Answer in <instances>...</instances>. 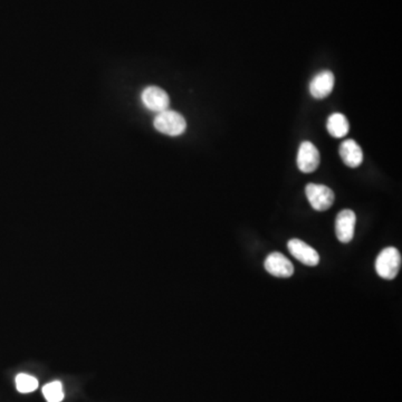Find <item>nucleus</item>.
I'll return each mask as SVG.
<instances>
[{
	"label": "nucleus",
	"mask_w": 402,
	"mask_h": 402,
	"mask_svg": "<svg viewBox=\"0 0 402 402\" xmlns=\"http://www.w3.org/2000/svg\"><path fill=\"white\" fill-rule=\"evenodd\" d=\"M334 76L331 71H323L314 76L310 84V92L315 99H325L332 93L334 87Z\"/></svg>",
	"instance_id": "nucleus-9"
},
{
	"label": "nucleus",
	"mask_w": 402,
	"mask_h": 402,
	"mask_svg": "<svg viewBox=\"0 0 402 402\" xmlns=\"http://www.w3.org/2000/svg\"><path fill=\"white\" fill-rule=\"evenodd\" d=\"M401 254L394 247H387L378 255L375 271L383 280H392L397 278L401 267Z\"/></svg>",
	"instance_id": "nucleus-1"
},
{
	"label": "nucleus",
	"mask_w": 402,
	"mask_h": 402,
	"mask_svg": "<svg viewBox=\"0 0 402 402\" xmlns=\"http://www.w3.org/2000/svg\"><path fill=\"white\" fill-rule=\"evenodd\" d=\"M320 166V152L310 141H304L299 148L297 166L304 173L315 171Z\"/></svg>",
	"instance_id": "nucleus-6"
},
{
	"label": "nucleus",
	"mask_w": 402,
	"mask_h": 402,
	"mask_svg": "<svg viewBox=\"0 0 402 402\" xmlns=\"http://www.w3.org/2000/svg\"><path fill=\"white\" fill-rule=\"evenodd\" d=\"M287 248L293 257L297 261L304 264L306 266H317L320 263V255L313 247L306 244V241L301 239H291L287 243Z\"/></svg>",
	"instance_id": "nucleus-4"
},
{
	"label": "nucleus",
	"mask_w": 402,
	"mask_h": 402,
	"mask_svg": "<svg viewBox=\"0 0 402 402\" xmlns=\"http://www.w3.org/2000/svg\"><path fill=\"white\" fill-rule=\"evenodd\" d=\"M43 394L48 402H62L64 399L63 386L59 381H53L43 388Z\"/></svg>",
	"instance_id": "nucleus-12"
},
{
	"label": "nucleus",
	"mask_w": 402,
	"mask_h": 402,
	"mask_svg": "<svg viewBox=\"0 0 402 402\" xmlns=\"http://www.w3.org/2000/svg\"><path fill=\"white\" fill-rule=\"evenodd\" d=\"M326 128L329 134L334 138H343L349 134V121L343 114L333 113L327 119Z\"/></svg>",
	"instance_id": "nucleus-11"
},
{
	"label": "nucleus",
	"mask_w": 402,
	"mask_h": 402,
	"mask_svg": "<svg viewBox=\"0 0 402 402\" xmlns=\"http://www.w3.org/2000/svg\"><path fill=\"white\" fill-rule=\"evenodd\" d=\"M153 124L161 134L171 136H180L187 128L185 117L180 113L171 110L160 112L153 121Z\"/></svg>",
	"instance_id": "nucleus-2"
},
{
	"label": "nucleus",
	"mask_w": 402,
	"mask_h": 402,
	"mask_svg": "<svg viewBox=\"0 0 402 402\" xmlns=\"http://www.w3.org/2000/svg\"><path fill=\"white\" fill-rule=\"evenodd\" d=\"M16 388L22 394H31L38 388V380L33 375L20 373L16 377Z\"/></svg>",
	"instance_id": "nucleus-13"
},
{
	"label": "nucleus",
	"mask_w": 402,
	"mask_h": 402,
	"mask_svg": "<svg viewBox=\"0 0 402 402\" xmlns=\"http://www.w3.org/2000/svg\"><path fill=\"white\" fill-rule=\"evenodd\" d=\"M306 198L314 210L325 211L332 207L336 196L332 189L323 185L308 183L306 188Z\"/></svg>",
	"instance_id": "nucleus-3"
},
{
	"label": "nucleus",
	"mask_w": 402,
	"mask_h": 402,
	"mask_svg": "<svg viewBox=\"0 0 402 402\" xmlns=\"http://www.w3.org/2000/svg\"><path fill=\"white\" fill-rule=\"evenodd\" d=\"M141 100L145 108L153 112L166 111L170 106L169 95L166 92L160 89L158 86H149L143 89L141 94Z\"/></svg>",
	"instance_id": "nucleus-7"
},
{
	"label": "nucleus",
	"mask_w": 402,
	"mask_h": 402,
	"mask_svg": "<svg viewBox=\"0 0 402 402\" xmlns=\"http://www.w3.org/2000/svg\"><path fill=\"white\" fill-rule=\"evenodd\" d=\"M265 269L275 278H289L294 274V266L289 258L280 252L269 254L265 261Z\"/></svg>",
	"instance_id": "nucleus-5"
},
{
	"label": "nucleus",
	"mask_w": 402,
	"mask_h": 402,
	"mask_svg": "<svg viewBox=\"0 0 402 402\" xmlns=\"http://www.w3.org/2000/svg\"><path fill=\"white\" fill-rule=\"evenodd\" d=\"M355 217L354 211L344 209L340 211L336 220V234L338 241L347 244L354 237Z\"/></svg>",
	"instance_id": "nucleus-8"
},
{
	"label": "nucleus",
	"mask_w": 402,
	"mask_h": 402,
	"mask_svg": "<svg viewBox=\"0 0 402 402\" xmlns=\"http://www.w3.org/2000/svg\"><path fill=\"white\" fill-rule=\"evenodd\" d=\"M340 156L345 166L358 168L364 161V152L354 140H345L340 145Z\"/></svg>",
	"instance_id": "nucleus-10"
}]
</instances>
